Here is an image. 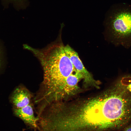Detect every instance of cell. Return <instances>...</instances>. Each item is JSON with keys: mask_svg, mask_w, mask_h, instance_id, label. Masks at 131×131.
<instances>
[{"mask_svg": "<svg viewBox=\"0 0 131 131\" xmlns=\"http://www.w3.org/2000/svg\"><path fill=\"white\" fill-rule=\"evenodd\" d=\"M32 97L30 92L26 88L19 86L13 92L11 100L14 108H20L30 104Z\"/></svg>", "mask_w": 131, "mask_h": 131, "instance_id": "obj_4", "label": "cell"}, {"mask_svg": "<svg viewBox=\"0 0 131 131\" xmlns=\"http://www.w3.org/2000/svg\"><path fill=\"white\" fill-rule=\"evenodd\" d=\"M65 51L76 72L82 76L86 83H94L90 74L84 67L77 53L68 45L64 46Z\"/></svg>", "mask_w": 131, "mask_h": 131, "instance_id": "obj_2", "label": "cell"}, {"mask_svg": "<svg viewBox=\"0 0 131 131\" xmlns=\"http://www.w3.org/2000/svg\"><path fill=\"white\" fill-rule=\"evenodd\" d=\"M2 62V55L1 50L0 48V67L1 66Z\"/></svg>", "mask_w": 131, "mask_h": 131, "instance_id": "obj_6", "label": "cell"}, {"mask_svg": "<svg viewBox=\"0 0 131 131\" xmlns=\"http://www.w3.org/2000/svg\"><path fill=\"white\" fill-rule=\"evenodd\" d=\"M29 50L39 59L43 67L41 96L45 99L52 98L60 92L66 79L76 70L61 44L53 43L41 49L30 47Z\"/></svg>", "mask_w": 131, "mask_h": 131, "instance_id": "obj_1", "label": "cell"}, {"mask_svg": "<svg viewBox=\"0 0 131 131\" xmlns=\"http://www.w3.org/2000/svg\"><path fill=\"white\" fill-rule=\"evenodd\" d=\"M123 131H131V125L126 127Z\"/></svg>", "mask_w": 131, "mask_h": 131, "instance_id": "obj_7", "label": "cell"}, {"mask_svg": "<svg viewBox=\"0 0 131 131\" xmlns=\"http://www.w3.org/2000/svg\"><path fill=\"white\" fill-rule=\"evenodd\" d=\"M12 0L14 1H16V2L19 3L20 4H24L23 3L25 1V0Z\"/></svg>", "mask_w": 131, "mask_h": 131, "instance_id": "obj_5", "label": "cell"}, {"mask_svg": "<svg viewBox=\"0 0 131 131\" xmlns=\"http://www.w3.org/2000/svg\"><path fill=\"white\" fill-rule=\"evenodd\" d=\"M15 115L22 120L27 126L36 130L39 129L38 124L39 119L35 116L33 106L30 104L20 108H14Z\"/></svg>", "mask_w": 131, "mask_h": 131, "instance_id": "obj_3", "label": "cell"}]
</instances>
